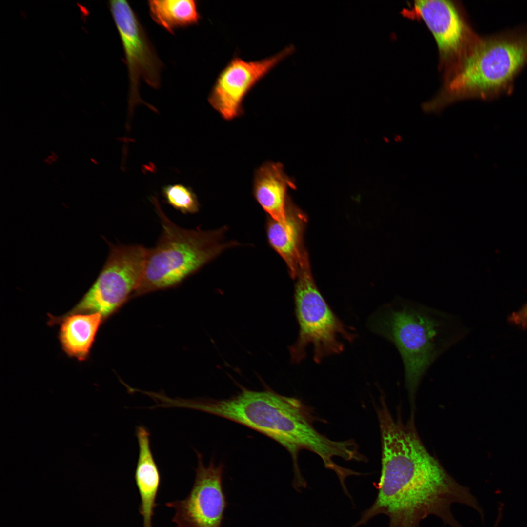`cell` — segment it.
I'll list each match as a JSON object with an SVG mask.
<instances>
[{"mask_svg": "<svg viewBox=\"0 0 527 527\" xmlns=\"http://www.w3.org/2000/svg\"><path fill=\"white\" fill-rule=\"evenodd\" d=\"M382 440V469L373 504L351 527L380 514L388 527H420L435 516L450 527H462L451 511L453 504L483 512L469 489L451 476L424 446L413 422L395 419L383 397L376 409Z\"/></svg>", "mask_w": 527, "mask_h": 527, "instance_id": "6da1fadb", "label": "cell"}, {"mask_svg": "<svg viewBox=\"0 0 527 527\" xmlns=\"http://www.w3.org/2000/svg\"><path fill=\"white\" fill-rule=\"evenodd\" d=\"M182 406L230 420L276 441L289 453L297 483L304 480L298 460L301 450L315 453L327 466L333 463L342 449L340 442L329 439L314 427L315 419L301 401L269 389L243 388L236 395L223 399H183Z\"/></svg>", "mask_w": 527, "mask_h": 527, "instance_id": "7a4b0ae2", "label": "cell"}, {"mask_svg": "<svg viewBox=\"0 0 527 527\" xmlns=\"http://www.w3.org/2000/svg\"><path fill=\"white\" fill-rule=\"evenodd\" d=\"M371 326L399 351L412 400L431 365L467 333L456 316L403 299L378 310L372 318Z\"/></svg>", "mask_w": 527, "mask_h": 527, "instance_id": "3957f363", "label": "cell"}, {"mask_svg": "<svg viewBox=\"0 0 527 527\" xmlns=\"http://www.w3.org/2000/svg\"><path fill=\"white\" fill-rule=\"evenodd\" d=\"M527 64V28L480 38L454 65L439 99H491L510 94Z\"/></svg>", "mask_w": 527, "mask_h": 527, "instance_id": "277c9868", "label": "cell"}, {"mask_svg": "<svg viewBox=\"0 0 527 527\" xmlns=\"http://www.w3.org/2000/svg\"><path fill=\"white\" fill-rule=\"evenodd\" d=\"M151 201L162 230L147 249L142 277L134 297L176 286L235 243L223 240V230L186 229L174 223L155 196Z\"/></svg>", "mask_w": 527, "mask_h": 527, "instance_id": "5b68a950", "label": "cell"}, {"mask_svg": "<svg viewBox=\"0 0 527 527\" xmlns=\"http://www.w3.org/2000/svg\"><path fill=\"white\" fill-rule=\"evenodd\" d=\"M297 278L294 298L300 330L297 341L289 347L291 360L293 363L301 362L305 357L306 348L312 345L313 359L318 363L328 355L342 352L344 345L341 340L352 342L355 335L347 330L318 289L308 256Z\"/></svg>", "mask_w": 527, "mask_h": 527, "instance_id": "8992f818", "label": "cell"}, {"mask_svg": "<svg viewBox=\"0 0 527 527\" xmlns=\"http://www.w3.org/2000/svg\"><path fill=\"white\" fill-rule=\"evenodd\" d=\"M109 247L96 280L65 315L98 313L104 320L134 297L142 277L147 249L141 244H110Z\"/></svg>", "mask_w": 527, "mask_h": 527, "instance_id": "52a82bcc", "label": "cell"}, {"mask_svg": "<svg viewBox=\"0 0 527 527\" xmlns=\"http://www.w3.org/2000/svg\"><path fill=\"white\" fill-rule=\"evenodd\" d=\"M109 3L128 70L129 115L137 104L141 103L156 111L155 108L142 100L139 93L140 83L142 79L152 88L159 89L163 64L129 3L124 0H113Z\"/></svg>", "mask_w": 527, "mask_h": 527, "instance_id": "ba28073f", "label": "cell"}, {"mask_svg": "<svg viewBox=\"0 0 527 527\" xmlns=\"http://www.w3.org/2000/svg\"><path fill=\"white\" fill-rule=\"evenodd\" d=\"M196 452L198 466L189 494L165 505L174 509L172 521L178 527H222L227 506L223 486L224 466L211 460L205 466L202 455Z\"/></svg>", "mask_w": 527, "mask_h": 527, "instance_id": "9c48e42d", "label": "cell"}, {"mask_svg": "<svg viewBox=\"0 0 527 527\" xmlns=\"http://www.w3.org/2000/svg\"><path fill=\"white\" fill-rule=\"evenodd\" d=\"M293 50L289 46L262 60L234 57L218 75L208 96L211 107L226 121L243 113V102L252 88Z\"/></svg>", "mask_w": 527, "mask_h": 527, "instance_id": "30bf717a", "label": "cell"}, {"mask_svg": "<svg viewBox=\"0 0 527 527\" xmlns=\"http://www.w3.org/2000/svg\"><path fill=\"white\" fill-rule=\"evenodd\" d=\"M414 8L432 33L441 58L457 62L480 38L449 0H416Z\"/></svg>", "mask_w": 527, "mask_h": 527, "instance_id": "8fae6325", "label": "cell"}, {"mask_svg": "<svg viewBox=\"0 0 527 527\" xmlns=\"http://www.w3.org/2000/svg\"><path fill=\"white\" fill-rule=\"evenodd\" d=\"M305 215L288 199L286 219L278 222L269 218L266 231L269 242L286 263L292 277H297L307 253L303 245Z\"/></svg>", "mask_w": 527, "mask_h": 527, "instance_id": "7c38bea8", "label": "cell"}, {"mask_svg": "<svg viewBox=\"0 0 527 527\" xmlns=\"http://www.w3.org/2000/svg\"><path fill=\"white\" fill-rule=\"evenodd\" d=\"M253 192L255 199L270 216L278 222L286 219L287 190L294 187L283 164L266 161L255 172Z\"/></svg>", "mask_w": 527, "mask_h": 527, "instance_id": "4fadbf2b", "label": "cell"}, {"mask_svg": "<svg viewBox=\"0 0 527 527\" xmlns=\"http://www.w3.org/2000/svg\"><path fill=\"white\" fill-rule=\"evenodd\" d=\"M136 434L139 453L134 478L140 497L139 510L143 518V527H153L161 475L151 449L150 432L145 427L138 426Z\"/></svg>", "mask_w": 527, "mask_h": 527, "instance_id": "5bb4252c", "label": "cell"}, {"mask_svg": "<svg viewBox=\"0 0 527 527\" xmlns=\"http://www.w3.org/2000/svg\"><path fill=\"white\" fill-rule=\"evenodd\" d=\"M48 324L61 325L59 340L66 355L79 361L87 359L98 329L103 320L98 313H76L54 317Z\"/></svg>", "mask_w": 527, "mask_h": 527, "instance_id": "9a60e30c", "label": "cell"}, {"mask_svg": "<svg viewBox=\"0 0 527 527\" xmlns=\"http://www.w3.org/2000/svg\"><path fill=\"white\" fill-rule=\"evenodd\" d=\"M152 19L167 32L197 24L201 19L198 3L194 0H151L148 1Z\"/></svg>", "mask_w": 527, "mask_h": 527, "instance_id": "2e32d148", "label": "cell"}, {"mask_svg": "<svg viewBox=\"0 0 527 527\" xmlns=\"http://www.w3.org/2000/svg\"><path fill=\"white\" fill-rule=\"evenodd\" d=\"M162 193L165 202L183 214H193L199 211V203L192 189L182 184L163 186Z\"/></svg>", "mask_w": 527, "mask_h": 527, "instance_id": "e0dca14e", "label": "cell"}, {"mask_svg": "<svg viewBox=\"0 0 527 527\" xmlns=\"http://www.w3.org/2000/svg\"><path fill=\"white\" fill-rule=\"evenodd\" d=\"M509 320L523 328H527V303L519 311L513 313Z\"/></svg>", "mask_w": 527, "mask_h": 527, "instance_id": "ac0fdd59", "label": "cell"}, {"mask_svg": "<svg viewBox=\"0 0 527 527\" xmlns=\"http://www.w3.org/2000/svg\"><path fill=\"white\" fill-rule=\"evenodd\" d=\"M500 519L499 518V517L497 519V522H496V524H495V526H494V527H497V525H498V521L500 520Z\"/></svg>", "mask_w": 527, "mask_h": 527, "instance_id": "d6986e66", "label": "cell"}]
</instances>
